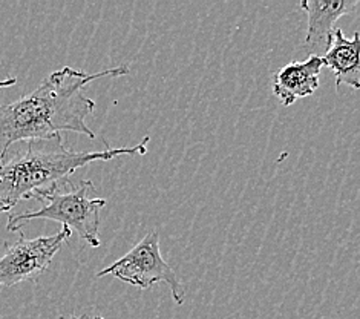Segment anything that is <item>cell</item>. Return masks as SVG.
I'll list each match as a JSON object with an SVG mask.
<instances>
[{
    "label": "cell",
    "mask_w": 360,
    "mask_h": 319,
    "mask_svg": "<svg viewBox=\"0 0 360 319\" xmlns=\"http://www.w3.org/2000/svg\"><path fill=\"white\" fill-rule=\"evenodd\" d=\"M71 235L70 229L62 227L49 237L28 239L20 235L15 243H5V254L0 258V287H13L23 281L39 280Z\"/></svg>",
    "instance_id": "5b68a950"
},
{
    "label": "cell",
    "mask_w": 360,
    "mask_h": 319,
    "mask_svg": "<svg viewBox=\"0 0 360 319\" xmlns=\"http://www.w3.org/2000/svg\"><path fill=\"white\" fill-rule=\"evenodd\" d=\"M360 34L348 39L342 30L336 28L333 34L331 45L322 57V65L330 68L336 77V89L342 83L351 86L353 89L360 88Z\"/></svg>",
    "instance_id": "ba28073f"
},
{
    "label": "cell",
    "mask_w": 360,
    "mask_h": 319,
    "mask_svg": "<svg viewBox=\"0 0 360 319\" xmlns=\"http://www.w3.org/2000/svg\"><path fill=\"white\" fill-rule=\"evenodd\" d=\"M150 137L135 146L108 148L97 152H75L63 146L62 137L25 142L22 149L0 158V212H10L22 200L71 180L89 163L109 161L122 155H146Z\"/></svg>",
    "instance_id": "7a4b0ae2"
},
{
    "label": "cell",
    "mask_w": 360,
    "mask_h": 319,
    "mask_svg": "<svg viewBox=\"0 0 360 319\" xmlns=\"http://www.w3.org/2000/svg\"><path fill=\"white\" fill-rule=\"evenodd\" d=\"M15 83H17L15 77H11V79H6V80H0V89L10 88V86H14Z\"/></svg>",
    "instance_id": "30bf717a"
},
{
    "label": "cell",
    "mask_w": 360,
    "mask_h": 319,
    "mask_svg": "<svg viewBox=\"0 0 360 319\" xmlns=\"http://www.w3.org/2000/svg\"><path fill=\"white\" fill-rule=\"evenodd\" d=\"M106 275H114L120 281L143 290L165 282L172 292L176 306L184 304L186 289L176 277L175 270L162 258L160 250V235L155 230L146 234V237L129 252L106 269L100 270L96 277L101 278Z\"/></svg>",
    "instance_id": "277c9868"
},
{
    "label": "cell",
    "mask_w": 360,
    "mask_h": 319,
    "mask_svg": "<svg viewBox=\"0 0 360 319\" xmlns=\"http://www.w3.org/2000/svg\"><path fill=\"white\" fill-rule=\"evenodd\" d=\"M359 0H302L299 6L308 17L305 51L308 57H323L334 34V25L340 17L354 13Z\"/></svg>",
    "instance_id": "8992f818"
},
{
    "label": "cell",
    "mask_w": 360,
    "mask_h": 319,
    "mask_svg": "<svg viewBox=\"0 0 360 319\" xmlns=\"http://www.w3.org/2000/svg\"><path fill=\"white\" fill-rule=\"evenodd\" d=\"M60 319H105L103 316H91V315H80V316H60Z\"/></svg>",
    "instance_id": "9c48e42d"
},
{
    "label": "cell",
    "mask_w": 360,
    "mask_h": 319,
    "mask_svg": "<svg viewBox=\"0 0 360 319\" xmlns=\"http://www.w3.org/2000/svg\"><path fill=\"white\" fill-rule=\"evenodd\" d=\"M41 208L32 212L10 215L6 229L15 232L34 220H51L63 227L75 230L91 247L100 246V215L106 200L97 195V189L89 180H68L32 196Z\"/></svg>",
    "instance_id": "3957f363"
},
{
    "label": "cell",
    "mask_w": 360,
    "mask_h": 319,
    "mask_svg": "<svg viewBox=\"0 0 360 319\" xmlns=\"http://www.w3.org/2000/svg\"><path fill=\"white\" fill-rule=\"evenodd\" d=\"M321 57H308L304 62H291L273 77V94L281 105L291 106L299 99L310 97L319 88Z\"/></svg>",
    "instance_id": "52a82bcc"
},
{
    "label": "cell",
    "mask_w": 360,
    "mask_h": 319,
    "mask_svg": "<svg viewBox=\"0 0 360 319\" xmlns=\"http://www.w3.org/2000/svg\"><path fill=\"white\" fill-rule=\"evenodd\" d=\"M126 74H129L127 65L98 73L65 66L51 73L27 96L0 105V158L15 143L53 140L62 137V132L96 139V132L86 125V117L96 109V101L84 94V89L96 80Z\"/></svg>",
    "instance_id": "6da1fadb"
}]
</instances>
